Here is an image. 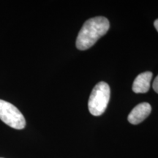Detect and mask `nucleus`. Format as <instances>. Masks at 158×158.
Returning <instances> with one entry per match:
<instances>
[{
    "label": "nucleus",
    "mask_w": 158,
    "mask_h": 158,
    "mask_svg": "<svg viewBox=\"0 0 158 158\" xmlns=\"http://www.w3.org/2000/svg\"><path fill=\"white\" fill-rule=\"evenodd\" d=\"M0 158H2V157H0Z\"/></svg>",
    "instance_id": "6e6552de"
},
{
    "label": "nucleus",
    "mask_w": 158,
    "mask_h": 158,
    "mask_svg": "<svg viewBox=\"0 0 158 158\" xmlns=\"http://www.w3.org/2000/svg\"><path fill=\"white\" fill-rule=\"evenodd\" d=\"M109 27V21L105 17L98 16L87 20L77 37V48L84 51L91 48L100 37L107 33Z\"/></svg>",
    "instance_id": "f257e3e1"
},
{
    "label": "nucleus",
    "mask_w": 158,
    "mask_h": 158,
    "mask_svg": "<svg viewBox=\"0 0 158 158\" xmlns=\"http://www.w3.org/2000/svg\"><path fill=\"white\" fill-rule=\"evenodd\" d=\"M152 86H153L154 90H155V92L158 94V76L156 77L155 81H154Z\"/></svg>",
    "instance_id": "423d86ee"
},
{
    "label": "nucleus",
    "mask_w": 158,
    "mask_h": 158,
    "mask_svg": "<svg viewBox=\"0 0 158 158\" xmlns=\"http://www.w3.org/2000/svg\"><path fill=\"white\" fill-rule=\"evenodd\" d=\"M152 73L144 72L136 77L133 84V91L135 93H146L149 90Z\"/></svg>",
    "instance_id": "39448f33"
},
{
    "label": "nucleus",
    "mask_w": 158,
    "mask_h": 158,
    "mask_svg": "<svg viewBox=\"0 0 158 158\" xmlns=\"http://www.w3.org/2000/svg\"><path fill=\"white\" fill-rule=\"evenodd\" d=\"M0 119L10 127L22 130L26 126V120L21 112L14 105L0 100Z\"/></svg>",
    "instance_id": "7ed1b4c3"
},
{
    "label": "nucleus",
    "mask_w": 158,
    "mask_h": 158,
    "mask_svg": "<svg viewBox=\"0 0 158 158\" xmlns=\"http://www.w3.org/2000/svg\"><path fill=\"white\" fill-rule=\"evenodd\" d=\"M154 25H155V29H157V31H158V19H157V20H156V21H155V23H154Z\"/></svg>",
    "instance_id": "0eeeda50"
},
{
    "label": "nucleus",
    "mask_w": 158,
    "mask_h": 158,
    "mask_svg": "<svg viewBox=\"0 0 158 158\" xmlns=\"http://www.w3.org/2000/svg\"><path fill=\"white\" fill-rule=\"evenodd\" d=\"M110 90L108 84L100 82L92 89L89 99V110L93 116H100L104 113L110 100Z\"/></svg>",
    "instance_id": "f03ea898"
},
{
    "label": "nucleus",
    "mask_w": 158,
    "mask_h": 158,
    "mask_svg": "<svg viewBox=\"0 0 158 158\" xmlns=\"http://www.w3.org/2000/svg\"><path fill=\"white\" fill-rule=\"evenodd\" d=\"M152 107L148 102L138 104L128 115V122L132 124H138L147 118L151 113Z\"/></svg>",
    "instance_id": "20e7f679"
}]
</instances>
